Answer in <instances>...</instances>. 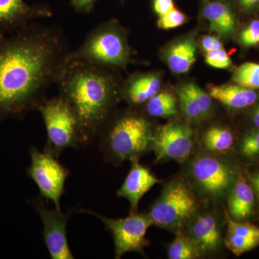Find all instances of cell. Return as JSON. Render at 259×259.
Returning <instances> with one entry per match:
<instances>
[{"label": "cell", "instance_id": "2", "mask_svg": "<svg viewBox=\"0 0 259 259\" xmlns=\"http://www.w3.org/2000/svg\"><path fill=\"white\" fill-rule=\"evenodd\" d=\"M56 84L76 114L81 146L98 137L121 96V90L110 69L72 59L68 61Z\"/></svg>", "mask_w": 259, "mask_h": 259}, {"label": "cell", "instance_id": "29", "mask_svg": "<svg viewBox=\"0 0 259 259\" xmlns=\"http://www.w3.org/2000/svg\"><path fill=\"white\" fill-rule=\"evenodd\" d=\"M194 93L198 100L199 107L203 116L204 120L208 118L212 112L213 103L212 97L209 93H206L198 85L193 83Z\"/></svg>", "mask_w": 259, "mask_h": 259}, {"label": "cell", "instance_id": "28", "mask_svg": "<svg viewBox=\"0 0 259 259\" xmlns=\"http://www.w3.org/2000/svg\"><path fill=\"white\" fill-rule=\"evenodd\" d=\"M186 20H187L186 15L175 8L166 15L159 17L157 24L159 28L163 30H170L183 25Z\"/></svg>", "mask_w": 259, "mask_h": 259}, {"label": "cell", "instance_id": "14", "mask_svg": "<svg viewBox=\"0 0 259 259\" xmlns=\"http://www.w3.org/2000/svg\"><path fill=\"white\" fill-rule=\"evenodd\" d=\"M131 169L125 177L117 195L128 201L131 206L130 213L139 212V204L146 192L159 183L149 168L140 163L139 159L131 161Z\"/></svg>", "mask_w": 259, "mask_h": 259}, {"label": "cell", "instance_id": "19", "mask_svg": "<svg viewBox=\"0 0 259 259\" xmlns=\"http://www.w3.org/2000/svg\"><path fill=\"white\" fill-rule=\"evenodd\" d=\"M197 59V44L192 37H184L173 42L166 52L168 67L175 74L190 71Z\"/></svg>", "mask_w": 259, "mask_h": 259}, {"label": "cell", "instance_id": "24", "mask_svg": "<svg viewBox=\"0 0 259 259\" xmlns=\"http://www.w3.org/2000/svg\"><path fill=\"white\" fill-rule=\"evenodd\" d=\"M169 259H197L201 258L197 246L185 233L176 234V238L167 248Z\"/></svg>", "mask_w": 259, "mask_h": 259}, {"label": "cell", "instance_id": "33", "mask_svg": "<svg viewBox=\"0 0 259 259\" xmlns=\"http://www.w3.org/2000/svg\"><path fill=\"white\" fill-rule=\"evenodd\" d=\"M202 47L205 53L223 49V45L221 40L217 37L210 35L203 37L202 40Z\"/></svg>", "mask_w": 259, "mask_h": 259}, {"label": "cell", "instance_id": "15", "mask_svg": "<svg viewBox=\"0 0 259 259\" xmlns=\"http://www.w3.org/2000/svg\"><path fill=\"white\" fill-rule=\"evenodd\" d=\"M225 244L228 250L239 256L259 245V226L244 221H236L226 211Z\"/></svg>", "mask_w": 259, "mask_h": 259}, {"label": "cell", "instance_id": "3", "mask_svg": "<svg viewBox=\"0 0 259 259\" xmlns=\"http://www.w3.org/2000/svg\"><path fill=\"white\" fill-rule=\"evenodd\" d=\"M156 127L144 114L127 110L107 121L100 134V148L105 161L114 166L139 159L152 151Z\"/></svg>", "mask_w": 259, "mask_h": 259}, {"label": "cell", "instance_id": "8", "mask_svg": "<svg viewBox=\"0 0 259 259\" xmlns=\"http://www.w3.org/2000/svg\"><path fill=\"white\" fill-rule=\"evenodd\" d=\"M81 212L99 218L110 232L113 238L115 258L120 259L129 252L145 255L144 248L150 244L146 238V233L153 225L148 213H130L128 217L113 219L88 209H81Z\"/></svg>", "mask_w": 259, "mask_h": 259}, {"label": "cell", "instance_id": "20", "mask_svg": "<svg viewBox=\"0 0 259 259\" xmlns=\"http://www.w3.org/2000/svg\"><path fill=\"white\" fill-rule=\"evenodd\" d=\"M203 15L209 22L211 31L224 37L234 35L237 20L231 8L222 2H211L204 6Z\"/></svg>", "mask_w": 259, "mask_h": 259}, {"label": "cell", "instance_id": "35", "mask_svg": "<svg viewBox=\"0 0 259 259\" xmlns=\"http://www.w3.org/2000/svg\"><path fill=\"white\" fill-rule=\"evenodd\" d=\"M240 5L245 10H251L259 3V0H238Z\"/></svg>", "mask_w": 259, "mask_h": 259}, {"label": "cell", "instance_id": "1", "mask_svg": "<svg viewBox=\"0 0 259 259\" xmlns=\"http://www.w3.org/2000/svg\"><path fill=\"white\" fill-rule=\"evenodd\" d=\"M71 52L57 25L31 23L0 36V122L37 110Z\"/></svg>", "mask_w": 259, "mask_h": 259}, {"label": "cell", "instance_id": "16", "mask_svg": "<svg viewBox=\"0 0 259 259\" xmlns=\"http://www.w3.org/2000/svg\"><path fill=\"white\" fill-rule=\"evenodd\" d=\"M226 201L227 213L231 219L245 221L253 215L256 198L249 182L243 175H238Z\"/></svg>", "mask_w": 259, "mask_h": 259}, {"label": "cell", "instance_id": "25", "mask_svg": "<svg viewBox=\"0 0 259 259\" xmlns=\"http://www.w3.org/2000/svg\"><path fill=\"white\" fill-rule=\"evenodd\" d=\"M233 82L250 90L259 89V64L247 62L235 71L232 77Z\"/></svg>", "mask_w": 259, "mask_h": 259}, {"label": "cell", "instance_id": "26", "mask_svg": "<svg viewBox=\"0 0 259 259\" xmlns=\"http://www.w3.org/2000/svg\"><path fill=\"white\" fill-rule=\"evenodd\" d=\"M240 154L248 159L259 157V128L248 131L240 142L238 146Z\"/></svg>", "mask_w": 259, "mask_h": 259}, {"label": "cell", "instance_id": "34", "mask_svg": "<svg viewBox=\"0 0 259 259\" xmlns=\"http://www.w3.org/2000/svg\"><path fill=\"white\" fill-rule=\"evenodd\" d=\"M248 181L254 192L259 208V171L250 174L248 177Z\"/></svg>", "mask_w": 259, "mask_h": 259}, {"label": "cell", "instance_id": "4", "mask_svg": "<svg viewBox=\"0 0 259 259\" xmlns=\"http://www.w3.org/2000/svg\"><path fill=\"white\" fill-rule=\"evenodd\" d=\"M185 176L204 204L220 205L227 200L238 175L225 155L195 151L185 162Z\"/></svg>", "mask_w": 259, "mask_h": 259}, {"label": "cell", "instance_id": "30", "mask_svg": "<svg viewBox=\"0 0 259 259\" xmlns=\"http://www.w3.org/2000/svg\"><path fill=\"white\" fill-rule=\"evenodd\" d=\"M241 42L245 47H251L259 44V20L252 21L241 32Z\"/></svg>", "mask_w": 259, "mask_h": 259}, {"label": "cell", "instance_id": "36", "mask_svg": "<svg viewBox=\"0 0 259 259\" xmlns=\"http://www.w3.org/2000/svg\"><path fill=\"white\" fill-rule=\"evenodd\" d=\"M252 122L256 128H259V104L256 105L252 112Z\"/></svg>", "mask_w": 259, "mask_h": 259}, {"label": "cell", "instance_id": "31", "mask_svg": "<svg viewBox=\"0 0 259 259\" xmlns=\"http://www.w3.org/2000/svg\"><path fill=\"white\" fill-rule=\"evenodd\" d=\"M73 9L79 14H90L92 13L97 0H70Z\"/></svg>", "mask_w": 259, "mask_h": 259}, {"label": "cell", "instance_id": "32", "mask_svg": "<svg viewBox=\"0 0 259 259\" xmlns=\"http://www.w3.org/2000/svg\"><path fill=\"white\" fill-rule=\"evenodd\" d=\"M153 8L158 17H161L175 9V5L174 0H153Z\"/></svg>", "mask_w": 259, "mask_h": 259}, {"label": "cell", "instance_id": "10", "mask_svg": "<svg viewBox=\"0 0 259 259\" xmlns=\"http://www.w3.org/2000/svg\"><path fill=\"white\" fill-rule=\"evenodd\" d=\"M195 150V136L188 122L175 120L156 127L152 148L155 163L168 161L184 163Z\"/></svg>", "mask_w": 259, "mask_h": 259}, {"label": "cell", "instance_id": "21", "mask_svg": "<svg viewBox=\"0 0 259 259\" xmlns=\"http://www.w3.org/2000/svg\"><path fill=\"white\" fill-rule=\"evenodd\" d=\"M233 132L221 125H212L204 131L200 137L202 151L212 154L226 155L234 146Z\"/></svg>", "mask_w": 259, "mask_h": 259}, {"label": "cell", "instance_id": "9", "mask_svg": "<svg viewBox=\"0 0 259 259\" xmlns=\"http://www.w3.org/2000/svg\"><path fill=\"white\" fill-rule=\"evenodd\" d=\"M218 206L204 204L183 231L197 246L201 258L219 255L226 246V210L223 216Z\"/></svg>", "mask_w": 259, "mask_h": 259}, {"label": "cell", "instance_id": "17", "mask_svg": "<svg viewBox=\"0 0 259 259\" xmlns=\"http://www.w3.org/2000/svg\"><path fill=\"white\" fill-rule=\"evenodd\" d=\"M209 94L213 100L221 102L231 110H242L252 106L258 100V93L255 90L240 86L237 83L210 85Z\"/></svg>", "mask_w": 259, "mask_h": 259}, {"label": "cell", "instance_id": "18", "mask_svg": "<svg viewBox=\"0 0 259 259\" xmlns=\"http://www.w3.org/2000/svg\"><path fill=\"white\" fill-rule=\"evenodd\" d=\"M161 88V79L156 73L139 74L125 83L121 95L133 106H139L159 93Z\"/></svg>", "mask_w": 259, "mask_h": 259}, {"label": "cell", "instance_id": "5", "mask_svg": "<svg viewBox=\"0 0 259 259\" xmlns=\"http://www.w3.org/2000/svg\"><path fill=\"white\" fill-rule=\"evenodd\" d=\"M204 204L185 175L172 177L150 208L153 225L171 233H182Z\"/></svg>", "mask_w": 259, "mask_h": 259}, {"label": "cell", "instance_id": "27", "mask_svg": "<svg viewBox=\"0 0 259 259\" xmlns=\"http://www.w3.org/2000/svg\"><path fill=\"white\" fill-rule=\"evenodd\" d=\"M205 62L208 66L216 69H228L233 66L231 57L223 49L206 53Z\"/></svg>", "mask_w": 259, "mask_h": 259}, {"label": "cell", "instance_id": "6", "mask_svg": "<svg viewBox=\"0 0 259 259\" xmlns=\"http://www.w3.org/2000/svg\"><path fill=\"white\" fill-rule=\"evenodd\" d=\"M131 59L127 35L116 20L97 25L76 50L71 51L69 60L78 59L107 68H124Z\"/></svg>", "mask_w": 259, "mask_h": 259}, {"label": "cell", "instance_id": "11", "mask_svg": "<svg viewBox=\"0 0 259 259\" xmlns=\"http://www.w3.org/2000/svg\"><path fill=\"white\" fill-rule=\"evenodd\" d=\"M31 164L28 175L40 191V197L51 201L56 209L61 210L60 200L64 192L65 183L69 171L58 158L47 152H40L35 147L29 151Z\"/></svg>", "mask_w": 259, "mask_h": 259}, {"label": "cell", "instance_id": "7", "mask_svg": "<svg viewBox=\"0 0 259 259\" xmlns=\"http://www.w3.org/2000/svg\"><path fill=\"white\" fill-rule=\"evenodd\" d=\"M37 110L41 114L47 129L45 152L59 158L67 148L81 146L77 117L64 97H47Z\"/></svg>", "mask_w": 259, "mask_h": 259}, {"label": "cell", "instance_id": "23", "mask_svg": "<svg viewBox=\"0 0 259 259\" xmlns=\"http://www.w3.org/2000/svg\"><path fill=\"white\" fill-rule=\"evenodd\" d=\"M177 93L181 111L189 123H197L204 120L194 93L193 83L182 85L177 89Z\"/></svg>", "mask_w": 259, "mask_h": 259}, {"label": "cell", "instance_id": "22", "mask_svg": "<svg viewBox=\"0 0 259 259\" xmlns=\"http://www.w3.org/2000/svg\"><path fill=\"white\" fill-rule=\"evenodd\" d=\"M145 112L148 116L171 118L178 115L176 97L168 92H159L145 104Z\"/></svg>", "mask_w": 259, "mask_h": 259}, {"label": "cell", "instance_id": "12", "mask_svg": "<svg viewBox=\"0 0 259 259\" xmlns=\"http://www.w3.org/2000/svg\"><path fill=\"white\" fill-rule=\"evenodd\" d=\"M33 205L44 226V238L52 259H73L67 239L66 225L70 213L64 214L59 209L48 208L41 197L32 199Z\"/></svg>", "mask_w": 259, "mask_h": 259}, {"label": "cell", "instance_id": "13", "mask_svg": "<svg viewBox=\"0 0 259 259\" xmlns=\"http://www.w3.org/2000/svg\"><path fill=\"white\" fill-rule=\"evenodd\" d=\"M52 15L46 5H29L24 0H0V36L16 31L35 19L50 18Z\"/></svg>", "mask_w": 259, "mask_h": 259}]
</instances>
